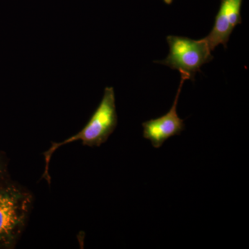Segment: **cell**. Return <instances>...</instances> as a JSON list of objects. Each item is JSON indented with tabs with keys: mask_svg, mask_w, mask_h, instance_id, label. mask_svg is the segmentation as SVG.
<instances>
[{
	"mask_svg": "<svg viewBox=\"0 0 249 249\" xmlns=\"http://www.w3.org/2000/svg\"><path fill=\"white\" fill-rule=\"evenodd\" d=\"M115 101L114 88L111 87L106 88L102 101L84 128L63 142L53 143L46 152V175H48L47 170L51 157L58 147L78 140L82 141L84 145L98 147L107 140L117 125Z\"/></svg>",
	"mask_w": 249,
	"mask_h": 249,
	"instance_id": "1",
	"label": "cell"
},
{
	"mask_svg": "<svg viewBox=\"0 0 249 249\" xmlns=\"http://www.w3.org/2000/svg\"><path fill=\"white\" fill-rule=\"evenodd\" d=\"M166 40L169 45V54L158 63L178 70L187 80H194L196 73L201 72V67L213 59L212 51L204 38L196 40L181 36H169Z\"/></svg>",
	"mask_w": 249,
	"mask_h": 249,
	"instance_id": "2",
	"label": "cell"
},
{
	"mask_svg": "<svg viewBox=\"0 0 249 249\" xmlns=\"http://www.w3.org/2000/svg\"><path fill=\"white\" fill-rule=\"evenodd\" d=\"M29 196L13 188L0 191V246L13 240L24 224Z\"/></svg>",
	"mask_w": 249,
	"mask_h": 249,
	"instance_id": "3",
	"label": "cell"
},
{
	"mask_svg": "<svg viewBox=\"0 0 249 249\" xmlns=\"http://www.w3.org/2000/svg\"><path fill=\"white\" fill-rule=\"evenodd\" d=\"M186 80V76L181 75V82L173 106L165 115L142 124L143 128L142 136L151 142L152 146L155 148H160L168 139L174 136L179 135L184 130V121L178 117L177 107L183 83Z\"/></svg>",
	"mask_w": 249,
	"mask_h": 249,
	"instance_id": "4",
	"label": "cell"
},
{
	"mask_svg": "<svg viewBox=\"0 0 249 249\" xmlns=\"http://www.w3.org/2000/svg\"><path fill=\"white\" fill-rule=\"evenodd\" d=\"M242 1L243 0H221L214 27L209 35L204 38L212 52L219 45L227 48L232 31L236 26L242 23Z\"/></svg>",
	"mask_w": 249,
	"mask_h": 249,
	"instance_id": "5",
	"label": "cell"
},
{
	"mask_svg": "<svg viewBox=\"0 0 249 249\" xmlns=\"http://www.w3.org/2000/svg\"><path fill=\"white\" fill-rule=\"evenodd\" d=\"M167 4H170L173 2V0H163Z\"/></svg>",
	"mask_w": 249,
	"mask_h": 249,
	"instance_id": "6",
	"label": "cell"
}]
</instances>
